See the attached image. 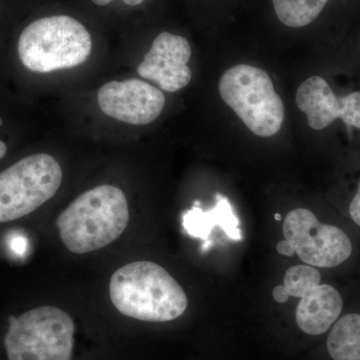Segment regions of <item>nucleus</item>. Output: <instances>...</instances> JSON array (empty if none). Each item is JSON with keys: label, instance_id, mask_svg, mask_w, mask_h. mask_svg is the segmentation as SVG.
<instances>
[{"label": "nucleus", "instance_id": "1", "mask_svg": "<svg viewBox=\"0 0 360 360\" xmlns=\"http://www.w3.org/2000/svg\"><path fill=\"white\" fill-rule=\"evenodd\" d=\"M110 300L115 309L137 321L165 322L179 319L188 304L179 283L160 265L136 262L111 276Z\"/></svg>", "mask_w": 360, "mask_h": 360}, {"label": "nucleus", "instance_id": "2", "mask_svg": "<svg viewBox=\"0 0 360 360\" xmlns=\"http://www.w3.org/2000/svg\"><path fill=\"white\" fill-rule=\"evenodd\" d=\"M129 221V203L117 187L103 184L85 191L61 212L56 225L63 245L77 255L110 245Z\"/></svg>", "mask_w": 360, "mask_h": 360}, {"label": "nucleus", "instance_id": "3", "mask_svg": "<svg viewBox=\"0 0 360 360\" xmlns=\"http://www.w3.org/2000/svg\"><path fill=\"white\" fill-rule=\"evenodd\" d=\"M92 39L82 23L68 15H52L30 23L18 39L21 63L33 72L49 73L84 65Z\"/></svg>", "mask_w": 360, "mask_h": 360}, {"label": "nucleus", "instance_id": "4", "mask_svg": "<svg viewBox=\"0 0 360 360\" xmlns=\"http://www.w3.org/2000/svg\"><path fill=\"white\" fill-rule=\"evenodd\" d=\"M75 321L56 307H39L8 317L4 338L8 360H71Z\"/></svg>", "mask_w": 360, "mask_h": 360}, {"label": "nucleus", "instance_id": "5", "mask_svg": "<svg viewBox=\"0 0 360 360\" xmlns=\"http://www.w3.org/2000/svg\"><path fill=\"white\" fill-rule=\"evenodd\" d=\"M219 89L224 103L252 134L269 137L281 130L283 103L264 70L248 65L233 66L222 75Z\"/></svg>", "mask_w": 360, "mask_h": 360}, {"label": "nucleus", "instance_id": "6", "mask_svg": "<svg viewBox=\"0 0 360 360\" xmlns=\"http://www.w3.org/2000/svg\"><path fill=\"white\" fill-rule=\"evenodd\" d=\"M63 177L58 161L47 153L26 156L0 172V224L25 217L51 200Z\"/></svg>", "mask_w": 360, "mask_h": 360}, {"label": "nucleus", "instance_id": "7", "mask_svg": "<svg viewBox=\"0 0 360 360\" xmlns=\"http://www.w3.org/2000/svg\"><path fill=\"white\" fill-rule=\"evenodd\" d=\"M283 236L300 259L312 266H338L352 255V241L347 233L333 225L321 224L307 208L288 213Z\"/></svg>", "mask_w": 360, "mask_h": 360}, {"label": "nucleus", "instance_id": "8", "mask_svg": "<svg viewBox=\"0 0 360 360\" xmlns=\"http://www.w3.org/2000/svg\"><path fill=\"white\" fill-rule=\"evenodd\" d=\"M104 115L131 125H146L158 120L165 105V96L158 87L141 79L108 82L97 94Z\"/></svg>", "mask_w": 360, "mask_h": 360}, {"label": "nucleus", "instance_id": "9", "mask_svg": "<svg viewBox=\"0 0 360 360\" xmlns=\"http://www.w3.org/2000/svg\"><path fill=\"white\" fill-rule=\"evenodd\" d=\"M295 101L312 129H324L338 118L360 129V91L338 97L326 79L311 77L298 87Z\"/></svg>", "mask_w": 360, "mask_h": 360}, {"label": "nucleus", "instance_id": "10", "mask_svg": "<svg viewBox=\"0 0 360 360\" xmlns=\"http://www.w3.org/2000/svg\"><path fill=\"white\" fill-rule=\"evenodd\" d=\"M191 47L184 37L161 32L137 68V73L153 80L167 92H176L191 82L193 71L187 65Z\"/></svg>", "mask_w": 360, "mask_h": 360}, {"label": "nucleus", "instance_id": "11", "mask_svg": "<svg viewBox=\"0 0 360 360\" xmlns=\"http://www.w3.org/2000/svg\"><path fill=\"white\" fill-rule=\"evenodd\" d=\"M342 307V298L336 288L319 284L302 297L296 309V323L307 335H322L338 321Z\"/></svg>", "mask_w": 360, "mask_h": 360}, {"label": "nucleus", "instance_id": "12", "mask_svg": "<svg viewBox=\"0 0 360 360\" xmlns=\"http://www.w3.org/2000/svg\"><path fill=\"white\" fill-rule=\"evenodd\" d=\"M217 203L213 210L203 212L195 202L193 210L184 215V227L189 236L201 238L203 241L210 240V236L214 227H221L229 238L241 240L243 234L238 229L239 220L234 214L231 203L224 195L217 194Z\"/></svg>", "mask_w": 360, "mask_h": 360}, {"label": "nucleus", "instance_id": "13", "mask_svg": "<svg viewBox=\"0 0 360 360\" xmlns=\"http://www.w3.org/2000/svg\"><path fill=\"white\" fill-rule=\"evenodd\" d=\"M328 350L333 360H360V314L338 319L328 335Z\"/></svg>", "mask_w": 360, "mask_h": 360}, {"label": "nucleus", "instance_id": "14", "mask_svg": "<svg viewBox=\"0 0 360 360\" xmlns=\"http://www.w3.org/2000/svg\"><path fill=\"white\" fill-rule=\"evenodd\" d=\"M329 0H272L278 20L290 27L314 22Z\"/></svg>", "mask_w": 360, "mask_h": 360}, {"label": "nucleus", "instance_id": "15", "mask_svg": "<svg viewBox=\"0 0 360 360\" xmlns=\"http://www.w3.org/2000/svg\"><path fill=\"white\" fill-rule=\"evenodd\" d=\"M321 281L319 270L309 265H296L286 271L283 286L290 296L302 298L321 284Z\"/></svg>", "mask_w": 360, "mask_h": 360}, {"label": "nucleus", "instance_id": "16", "mask_svg": "<svg viewBox=\"0 0 360 360\" xmlns=\"http://www.w3.org/2000/svg\"><path fill=\"white\" fill-rule=\"evenodd\" d=\"M349 214L352 220L360 226V184L357 193L349 206Z\"/></svg>", "mask_w": 360, "mask_h": 360}, {"label": "nucleus", "instance_id": "17", "mask_svg": "<svg viewBox=\"0 0 360 360\" xmlns=\"http://www.w3.org/2000/svg\"><path fill=\"white\" fill-rule=\"evenodd\" d=\"M276 250L279 255H284V257H292L295 253V248L288 240L279 241L277 243Z\"/></svg>", "mask_w": 360, "mask_h": 360}, {"label": "nucleus", "instance_id": "18", "mask_svg": "<svg viewBox=\"0 0 360 360\" xmlns=\"http://www.w3.org/2000/svg\"><path fill=\"white\" fill-rule=\"evenodd\" d=\"M272 296H274L276 302L284 303L288 302L290 295H288V290H285L283 285H278L272 291Z\"/></svg>", "mask_w": 360, "mask_h": 360}, {"label": "nucleus", "instance_id": "19", "mask_svg": "<svg viewBox=\"0 0 360 360\" xmlns=\"http://www.w3.org/2000/svg\"><path fill=\"white\" fill-rule=\"evenodd\" d=\"M7 148L6 144L4 141H0V160L6 155Z\"/></svg>", "mask_w": 360, "mask_h": 360}, {"label": "nucleus", "instance_id": "20", "mask_svg": "<svg viewBox=\"0 0 360 360\" xmlns=\"http://www.w3.org/2000/svg\"><path fill=\"white\" fill-rule=\"evenodd\" d=\"M111 1H113V0H92L94 4H96V6H108V4H110Z\"/></svg>", "mask_w": 360, "mask_h": 360}, {"label": "nucleus", "instance_id": "21", "mask_svg": "<svg viewBox=\"0 0 360 360\" xmlns=\"http://www.w3.org/2000/svg\"><path fill=\"white\" fill-rule=\"evenodd\" d=\"M123 1H124V4H129V6H134L142 4L144 0H123Z\"/></svg>", "mask_w": 360, "mask_h": 360}, {"label": "nucleus", "instance_id": "22", "mask_svg": "<svg viewBox=\"0 0 360 360\" xmlns=\"http://www.w3.org/2000/svg\"><path fill=\"white\" fill-rule=\"evenodd\" d=\"M274 219H276L277 221H279V220H281V215L279 214V213H276V214L274 215Z\"/></svg>", "mask_w": 360, "mask_h": 360}, {"label": "nucleus", "instance_id": "23", "mask_svg": "<svg viewBox=\"0 0 360 360\" xmlns=\"http://www.w3.org/2000/svg\"><path fill=\"white\" fill-rule=\"evenodd\" d=\"M2 124H4V120L0 118V127H1Z\"/></svg>", "mask_w": 360, "mask_h": 360}]
</instances>
